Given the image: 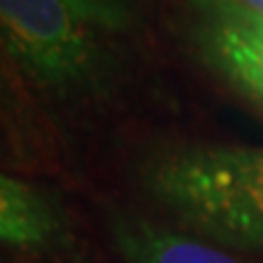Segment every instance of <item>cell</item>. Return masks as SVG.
<instances>
[{"label":"cell","instance_id":"4","mask_svg":"<svg viewBox=\"0 0 263 263\" xmlns=\"http://www.w3.org/2000/svg\"><path fill=\"white\" fill-rule=\"evenodd\" d=\"M68 239V217L54 197L0 173V244L44 254L66 246Z\"/></svg>","mask_w":263,"mask_h":263},{"label":"cell","instance_id":"7","mask_svg":"<svg viewBox=\"0 0 263 263\" xmlns=\"http://www.w3.org/2000/svg\"><path fill=\"white\" fill-rule=\"evenodd\" d=\"M232 3H236V5H241V8L251 10V12L263 17V0H232Z\"/></svg>","mask_w":263,"mask_h":263},{"label":"cell","instance_id":"3","mask_svg":"<svg viewBox=\"0 0 263 263\" xmlns=\"http://www.w3.org/2000/svg\"><path fill=\"white\" fill-rule=\"evenodd\" d=\"M197 51L219 76L263 105V17L232 0H190Z\"/></svg>","mask_w":263,"mask_h":263},{"label":"cell","instance_id":"6","mask_svg":"<svg viewBox=\"0 0 263 263\" xmlns=\"http://www.w3.org/2000/svg\"><path fill=\"white\" fill-rule=\"evenodd\" d=\"M68 3L93 27L117 32L129 20V0H68Z\"/></svg>","mask_w":263,"mask_h":263},{"label":"cell","instance_id":"2","mask_svg":"<svg viewBox=\"0 0 263 263\" xmlns=\"http://www.w3.org/2000/svg\"><path fill=\"white\" fill-rule=\"evenodd\" d=\"M93 29L68 0H0V47L61 100H103L110 93V59Z\"/></svg>","mask_w":263,"mask_h":263},{"label":"cell","instance_id":"5","mask_svg":"<svg viewBox=\"0 0 263 263\" xmlns=\"http://www.w3.org/2000/svg\"><path fill=\"white\" fill-rule=\"evenodd\" d=\"M112 241L124 263H246L222 246L141 217H112Z\"/></svg>","mask_w":263,"mask_h":263},{"label":"cell","instance_id":"1","mask_svg":"<svg viewBox=\"0 0 263 263\" xmlns=\"http://www.w3.org/2000/svg\"><path fill=\"white\" fill-rule=\"evenodd\" d=\"M141 185L197 234L263 254V149L161 151L144 163Z\"/></svg>","mask_w":263,"mask_h":263}]
</instances>
